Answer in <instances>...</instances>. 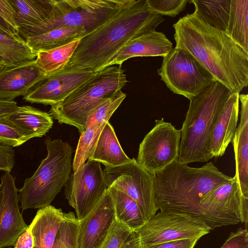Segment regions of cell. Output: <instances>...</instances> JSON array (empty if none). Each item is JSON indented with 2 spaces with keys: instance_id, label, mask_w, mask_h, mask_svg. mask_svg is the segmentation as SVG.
Masks as SVG:
<instances>
[{
  "instance_id": "cell-1",
  "label": "cell",
  "mask_w": 248,
  "mask_h": 248,
  "mask_svg": "<svg viewBox=\"0 0 248 248\" xmlns=\"http://www.w3.org/2000/svg\"><path fill=\"white\" fill-rule=\"evenodd\" d=\"M175 47L191 54L231 93L248 85V52L225 32L207 25L194 14L173 24Z\"/></svg>"
},
{
  "instance_id": "cell-2",
  "label": "cell",
  "mask_w": 248,
  "mask_h": 248,
  "mask_svg": "<svg viewBox=\"0 0 248 248\" xmlns=\"http://www.w3.org/2000/svg\"><path fill=\"white\" fill-rule=\"evenodd\" d=\"M147 0H129L108 20L81 38L65 66L95 73L106 67L130 40L155 31L163 21Z\"/></svg>"
},
{
  "instance_id": "cell-3",
  "label": "cell",
  "mask_w": 248,
  "mask_h": 248,
  "mask_svg": "<svg viewBox=\"0 0 248 248\" xmlns=\"http://www.w3.org/2000/svg\"><path fill=\"white\" fill-rule=\"evenodd\" d=\"M232 177L223 174L212 162L200 168L180 163L178 159L155 174L158 210L189 215L205 223L211 231L218 226L202 210L201 199Z\"/></svg>"
},
{
  "instance_id": "cell-4",
  "label": "cell",
  "mask_w": 248,
  "mask_h": 248,
  "mask_svg": "<svg viewBox=\"0 0 248 248\" xmlns=\"http://www.w3.org/2000/svg\"><path fill=\"white\" fill-rule=\"evenodd\" d=\"M231 93L217 81H214L202 93L190 100L186 118L181 129L178 161L188 165L211 159L209 153L210 134L218 113Z\"/></svg>"
},
{
  "instance_id": "cell-5",
  "label": "cell",
  "mask_w": 248,
  "mask_h": 248,
  "mask_svg": "<svg viewBox=\"0 0 248 248\" xmlns=\"http://www.w3.org/2000/svg\"><path fill=\"white\" fill-rule=\"evenodd\" d=\"M121 65L108 66L94 73L63 100L51 106L52 118L77 127L81 134L91 112L126 85V75Z\"/></svg>"
},
{
  "instance_id": "cell-6",
  "label": "cell",
  "mask_w": 248,
  "mask_h": 248,
  "mask_svg": "<svg viewBox=\"0 0 248 248\" xmlns=\"http://www.w3.org/2000/svg\"><path fill=\"white\" fill-rule=\"evenodd\" d=\"M47 152L33 174L18 190L22 211L50 205L66 184L72 169L73 149L61 139L45 140Z\"/></svg>"
},
{
  "instance_id": "cell-7",
  "label": "cell",
  "mask_w": 248,
  "mask_h": 248,
  "mask_svg": "<svg viewBox=\"0 0 248 248\" xmlns=\"http://www.w3.org/2000/svg\"><path fill=\"white\" fill-rule=\"evenodd\" d=\"M129 0H52V9L43 20L19 29L24 40L53 29L79 28L88 34L124 6Z\"/></svg>"
},
{
  "instance_id": "cell-8",
  "label": "cell",
  "mask_w": 248,
  "mask_h": 248,
  "mask_svg": "<svg viewBox=\"0 0 248 248\" xmlns=\"http://www.w3.org/2000/svg\"><path fill=\"white\" fill-rule=\"evenodd\" d=\"M157 72L170 91L189 100L204 92L215 81L191 54L175 47L163 57Z\"/></svg>"
},
{
  "instance_id": "cell-9",
  "label": "cell",
  "mask_w": 248,
  "mask_h": 248,
  "mask_svg": "<svg viewBox=\"0 0 248 248\" xmlns=\"http://www.w3.org/2000/svg\"><path fill=\"white\" fill-rule=\"evenodd\" d=\"M211 231L203 221L189 215L160 210L134 232L138 237L140 248H148L174 240L200 239Z\"/></svg>"
},
{
  "instance_id": "cell-10",
  "label": "cell",
  "mask_w": 248,
  "mask_h": 248,
  "mask_svg": "<svg viewBox=\"0 0 248 248\" xmlns=\"http://www.w3.org/2000/svg\"><path fill=\"white\" fill-rule=\"evenodd\" d=\"M103 171L108 187L114 186L133 199L146 222L156 213L155 174L141 166L136 159L116 167H105Z\"/></svg>"
},
{
  "instance_id": "cell-11",
  "label": "cell",
  "mask_w": 248,
  "mask_h": 248,
  "mask_svg": "<svg viewBox=\"0 0 248 248\" xmlns=\"http://www.w3.org/2000/svg\"><path fill=\"white\" fill-rule=\"evenodd\" d=\"M181 130L162 118L140 143L138 163L149 172L155 174L165 169L179 156Z\"/></svg>"
},
{
  "instance_id": "cell-12",
  "label": "cell",
  "mask_w": 248,
  "mask_h": 248,
  "mask_svg": "<svg viewBox=\"0 0 248 248\" xmlns=\"http://www.w3.org/2000/svg\"><path fill=\"white\" fill-rule=\"evenodd\" d=\"M64 187L65 197L78 221L89 214L108 188L100 163L89 159L80 170L71 173Z\"/></svg>"
},
{
  "instance_id": "cell-13",
  "label": "cell",
  "mask_w": 248,
  "mask_h": 248,
  "mask_svg": "<svg viewBox=\"0 0 248 248\" xmlns=\"http://www.w3.org/2000/svg\"><path fill=\"white\" fill-rule=\"evenodd\" d=\"M94 73L90 70L65 66L59 70L45 75L23 99L31 103L50 106L56 104L63 100Z\"/></svg>"
},
{
  "instance_id": "cell-14",
  "label": "cell",
  "mask_w": 248,
  "mask_h": 248,
  "mask_svg": "<svg viewBox=\"0 0 248 248\" xmlns=\"http://www.w3.org/2000/svg\"><path fill=\"white\" fill-rule=\"evenodd\" d=\"M0 248L14 246L29 227L20 212L18 189L15 177L6 172L0 178Z\"/></svg>"
},
{
  "instance_id": "cell-15",
  "label": "cell",
  "mask_w": 248,
  "mask_h": 248,
  "mask_svg": "<svg viewBox=\"0 0 248 248\" xmlns=\"http://www.w3.org/2000/svg\"><path fill=\"white\" fill-rule=\"evenodd\" d=\"M115 218L112 200L107 190L89 214L78 221L77 248H98Z\"/></svg>"
},
{
  "instance_id": "cell-16",
  "label": "cell",
  "mask_w": 248,
  "mask_h": 248,
  "mask_svg": "<svg viewBox=\"0 0 248 248\" xmlns=\"http://www.w3.org/2000/svg\"><path fill=\"white\" fill-rule=\"evenodd\" d=\"M45 75L35 59L4 67L0 69V99L25 96Z\"/></svg>"
},
{
  "instance_id": "cell-17",
  "label": "cell",
  "mask_w": 248,
  "mask_h": 248,
  "mask_svg": "<svg viewBox=\"0 0 248 248\" xmlns=\"http://www.w3.org/2000/svg\"><path fill=\"white\" fill-rule=\"evenodd\" d=\"M239 93H231L218 113L209 142L211 158L222 156L232 142L237 126Z\"/></svg>"
},
{
  "instance_id": "cell-18",
  "label": "cell",
  "mask_w": 248,
  "mask_h": 248,
  "mask_svg": "<svg viewBox=\"0 0 248 248\" xmlns=\"http://www.w3.org/2000/svg\"><path fill=\"white\" fill-rule=\"evenodd\" d=\"M172 43L161 32L156 30L130 40L111 59L106 67L122 65L126 60L136 57L162 56L172 49Z\"/></svg>"
},
{
  "instance_id": "cell-19",
  "label": "cell",
  "mask_w": 248,
  "mask_h": 248,
  "mask_svg": "<svg viewBox=\"0 0 248 248\" xmlns=\"http://www.w3.org/2000/svg\"><path fill=\"white\" fill-rule=\"evenodd\" d=\"M240 121L233 138L235 174L241 193L248 196V95L240 94Z\"/></svg>"
},
{
  "instance_id": "cell-20",
  "label": "cell",
  "mask_w": 248,
  "mask_h": 248,
  "mask_svg": "<svg viewBox=\"0 0 248 248\" xmlns=\"http://www.w3.org/2000/svg\"><path fill=\"white\" fill-rule=\"evenodd\" d=\"M61 209L52 205L39 209L29 226L32 238V248H52L63 219Z\"/></svg>"
},
{
  "instance_id": "cell-21",
  "label": "cell",
  "mask_w": 248,
  "mask_h": 248,
  "mask_svg": "<svg viewBox=\"0 0 248 248\" xmlns=\"http://www.w3.org/2000/svg\"><path fill=\"white\" fill-rule=\"evenodd\" d=\"M7 118L29 140L45 135L53 124L49 113L30 106H18Z\"/></svg>"
},
{
  "instance_id": "cell-22",
  "label": "cell",
  "mask_w": 248,
  "mask_h": 248,
  "mask_svg": "<svg viewBox=\"0 0 248 248\" xmlns=\"http://www.w3.org/2000/svg\"><path fill=\"white\" fill-rule=\"evenodd\" d=\"M102 163L105 167H116L129 163L111 125L108 122L101 131L88 159Z\"/></svg>"
},
{
  "instance_id": "cell-23",
  "label": "cell",
  "mask_w": 248,
  "mask_h": 248,
  "mask_svg": "<svg viewBox=\"0 0 248 248\" xmlns=\"http://www.w3.org/2000/svg\"><path fill=\"white\" fill-rule=\"evenodd\" d=\"M84 30L79 28L64 27L53 29L25 40L28 46L37 52L57 48L86 35Z\"/></svg>"
},
{
  "instance_id": "cell-24",
  "label": "cell",
  "mask_w": 248,
  "mask_h": 248,
  "mask_svg": "<svg viewBox=\"0 0 248 248\" xmlns=\"http://www.w3.org/2000/svg\"><path fill=\"white\" fill-rule=\"evenodd\" d=\"M195 6L193 13L207 25L225 32L229 20L231 0H188Z\"/></svg>"
},
{
  "instance_id": "cell-25",
  "label": "cell",
  "mask_w": 248,
  "mask_h": 248,
  "mask_svg": "<svg viewBox=\"0 0 248 248\" xmlns=\"http://www.w3.org/2000/svg\"><path fill=\"white\" fill-rule=\"evenodd\" d=\"M36 53L18 35L0 30V62L11 66L36 58Z\"/></svg>"
},
{
  "instance_id": "cell-26",
  "label": "cell",
  "mask_w": 248,
  "mask_h": 248,
  "mask_svg": "<svg viewBox=\"0 0 248 248\" xmlns=\"http://www.w3.org/2000/svg\"><path fill=\"white\" fill-rule=\"evenodd\" d=\"M19 29L45 19L52 9V0H10Z\"/></svg>"
},
{
  "instance_id": "cell-27",
  "label": "cell",
  "mask_w": 248,
  "mask_h": 248,
  "mask_svg": "<svg viewBox=\"0 0 248 248\" xmlns=\"http://www.w3.org/2000/svg\"><path fill=\"white\" fill-rule=\"evenodd\" d=\"M225 32L248 52V0H231Z\"/></svg>"
},
{
  "instance_id": "cell-28",
  "label": "cell",
  "mask_w": 248,
  "mask_h": 248,
  "mask_svg": "<svg viewBox=\"0 0 248 248\" xmlns=\"http://www.w3.org/2000/svg\"><path fill=\"white\" fill-rule=\"evenodd\" d=\"M108 190L112 200L115 217L134 232L145 224L146 221L133 199L114 186L108 187Z\"/></svg>"
},
{
  "instance_id": "cell-29",
  "label": "cell",
  "mask_w": 248,
  "mask_h": 248,
  "mask_svg": "<svg viewBox=\"0 0 248 248\" xmlns=\"http://www.w3.org/2000/svg\"><path fill=\"white\" fill-rule=\"evenodd\" d=\"M80 39L57 48L37 52V65L45 75L63 68L74 53Z\"/></svg>"
},
{
  "instance_id": "cell-30",
  "label": "cell",
  "mask_w": 248,
  "mask_h": 248,
  "mask_svg": "<svg viewBox=\"0 0 248 248\" xmlns=\"http://www.w3.org/2000/svg\"><path fill=\"white\" fill-rule=\"evenodd\" d=\"M106 124L87 127L80 134L72 163L74 172L80 170L83 167Z\"/></svg>"
},
{
  "instance_id": "cell-31",
  "label": "cell",
  "mask_w": 248,
  "mask_h": 248,
  "mask_svg": "<svg viewBox=\"0 0 248 248\" xmlns=\"http://www.w3.org/2000/svg\"><path fill=\"white\" fill-rule=\"evenodd\" d=\"M78 220L72 212L64 213L52 248H77Z\"/></svg>"
},
{
  "instance_id": "cell-32",
  "label": "cell",
  "mask_w": 248,
  "mask_h": 248,
  "mask_svg": "<svg viewBox=\"0 0 248 248\" xmlns=\"http://www.w3.org/2000/svg\"><path fill=\"white\" fill-rule=\"evenodd\" d=\"M122 90L99 104L90 114L86 124L87 127L100 125L108 122L113 113L126 97Z\"/></svg>"
},
{
  "instance_id": "cell-33",
  "label": "cell",
  "mask_w": 248,
  "mask_h": 248,
  "mask_svg": "<svg viewBox=\"0 0 248 248\" xmlns=\"http://www.w3.org/2000/svg\"><path fill=\"white\" fill-rule=\"evenodd\" d=\"M133 232L115 217L98 248H123Z\"/></svg>"
},
{
  "instance_id": "cell-34",
  "label": "cell",
  "mask_w": 248,
  "mask_h": 248,
  "mask_svg": "<svg viewBox=\"0 0 248 248\" xmlns=\"http://www.w3.org/2000/svg\"><path fill=\"white\" fill-rule=\"evenodd\" d=\"M7 116L0 117V144L12 148L20 146L29 140Z\"/></svg>"
},
{
  "instance_id": "cell-35",
  "label": "cell",
  "mask_w": 248,
  "mask_h": 248,
  "mask_svg": "<svg viewBox=\"0 0 248 248\" xmlns=\"http://www.w3.org/2000/svg\"><path fill=\"white\" fill-rule=\"evenodd\" d=\"M150 9L161 16L174 17L183 11L188 0H147Z\"/></svg>"
},
{
  "instance_id": "cell-36",
  "label": "cell",
  "mask_w": 248,
  "mask_h": 248,
  "mask_svg": "<svg viewBox=\"0 0 248 248\" xmlns=\"http://www.w3.org/2000/svg\"><path fill=\"white\" fill-rule=\"evenodd\" d=\"M0 28L13 35H18L19 28L15 18L10 0H0Z\"/></svg>"
},
{
  "instance_id": "cell-37",
  "label": "cell",
  "mask_w": 248,
  "mask_h": 248,
  "mask_svg": "<svg viewBox=\"0 0 248 248\" xmlns=\"http://www.w3.org/2000/svg\"><path fill=\"white\" fill-rule=\"evenodd\" d=\"M220 248H248V227L231 232Z\"/></svg>"
},
{
  "instance_id": "cell-38",
  "label": "cell",
  "mask_w": 248,
  "mask_h": 248,
  "mask_svg": "<svg viewBox=\"0 0 248 248\" xmlns=\"http://www.w3.org/2000/svg\"><path fill=\"white\" fill-rule=\"evenodd\" d=\"M15 156L13 148L0 144V171L10 172L15 165Z\"/></svg>"
},
{
  "instance_id": "cell-39",
  "label": "cell",
  "mask_w": 248,
  "mask_h": 248,
  "mask_svg": "<svg viewBox=\"0 0 248 248\" xmlns=\"http://www.w3.org/2000/svg\"><path fill=\"white\" fill-rule=\"evenodd\" d=\"M199 240L198 238L177 240L155 245L148 248H194Z\"/></svg>"
},
{
  "instance_id": "cell-40",
  "label": "cell",
  "mask_w": 248,
  "mask_h": 248,
  "mask_svg": "<svg viewBox=\"0 0 248 248\" xmlns=\"http://www.w3.org/2000/svg\"><path fill=\"white\" fill-rule=\"evenodd\" d=\"M33 246V238L29 227L17 238L14 245V248H32Z\"/></svg>"
},
{
  "instance_id": "cell-41",
  "label": "cell",
  "mask_w": 248,
  "mask_h": 248,
  "mask_svg": "<svg viewBox=\"0 0 248 248\" xmlns=\"http://www.w3.org/2000/svg\"><path fill=\"white\" fill-rule=\"evenodd\" d=\"M16 102L0 99V117L9 116L18 108Z\"/></svg>"
},
{
  "instance_id": "cell-42",
  "label": "cell",
  "mask_w": 248,
  "mask_h": 248,
  "mask_svg": "<svg viewBox=\"0 0 248 248\" xmlns=\"http://www.w3.org/2000/svg\"><path fill=\"white\" fill-rule=\"evenodd\" d=\"M123 248H140L138 237L134 232L131 233Z\"/></svg>"
},
{
  "instance_id": "cell-43",
  "label": "cell",
  "mask_w": 248,
  "mask_h": 248,
  "mask_svg": "<svg viewBox=\"0 0 248 248\" xmlns=\"http://www.w3.org/2000/svg\"><path fill=\"white\" fill-rule=\"evenodd\" d=\"M1 186L0 185V206L1 203Z\"/></svg>"
},
{
  "instance_id": "cell-44",
  "label": "cell",
  "mask_w": 248,
  "mask_h": 248,
  "mask_svg": "<svg viewBox=\"0 0 248 248\" xmlns=\"http://www.w3.org/2000/svg\"><path fill=\"white\" fill-rule=\"evenodd\" d=\"M5 66H5V65H4L3 64L1 63V62H0V69L3 68Z\"/></svg>"
},
{
  "instance_id": "cell-45",
  "label": "cell",
  "mask_w": 248,
  "mask_h": 248,
  "mask_svg": "<svg viewBox=\"0 0 248 248\" xmlns=\"http://www.w3.org/2000/svg\"><path fill=\"white\" fill-rule=\"evenodd\" d=\"M0 30L2 31H3L1 28H0ZM5 32H6V31H5Z\"/></svg>"
},
{
  "instance_id": "cell-46",
  "label": "cell",
  "mask_w": 248,
  "mask_h": 248,
  "mask_svg": "<svg viewBox=\"0 0 248 248\" xmlns=\"http://www.w3.org/2000/svg\"><path fill=\"white\" fill-rule=\"evenodd\" d=\"M11 248V247H6V248Z\"/></svg>"
}]
</instances>
